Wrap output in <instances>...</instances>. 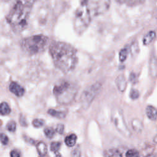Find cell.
I'll use <instances>...</instances> for the list:
<instances>
[{
  "instance_id": "6da1fadb",
  "label": "cell",
  "mask_w": 157,
  "mask_h": 157,
  "mask_svg": "<svg viewBox=\"0 0 157 157\" xmlns=\"http://www.w3.org/2000/svg\"><path fill=\"white\" fill-rule=\"evenodd\" d=\"M49 52L55 66L64 73L72 71L77 63V51L71 45L60 41L53 42Z\"/></svg>"
},
{
  "instance_id": "7a4b0ae2",
  "label": "cell",
  "mask_w": 157,
  "mask_h": 157,
  "mask_svg": "<svg viewBox=\"0 0 157 157\" xmlns=\"http://www.w3.org/2000/svg\"><path fill=\"white\" fill-rule=\"evenodd\" d=\"M34 2L35 0H14L6 16V20L14 33H21L26 28Z\"/></svg>"
},
{
  "instance_id": "3957f363",
  "label": "cell",
  "mask_w": 157,
  "mask_h": 157,
  "mask_svg": "<svg viewBox=\"0 0 157 157\" xmlns=\"http://www.w3.org/2000/svg\"><path fill=\"white\" fill-rule=\"evenodd\" d=\"M48 38L43 34L33 35L23 39L21 42L22 50L29 55L42 52L46 48Z\"/></svg>"
},
{
  "instance_id": "277c9868",
  "label": "cell",
  "mask_w": 157,
  "mask_h": 157,
  "mask_svg": "<svg viewBox=\"0 0 157 157\" xmlns=\"http://www.w3.org/2000/svg\"><path fill=\"white\" fill-rule=\"evenodd\" d=\"M110 5V0H83L79 7L92 20L94 17L107 11Z\"/></svg>"
},
{
  "instance_id": "5b68a950",
  "label": "cell",
  "mask_w": 157,
  "mask_h": 157,
  "mask_svg": "<svg viewBox=\"0 0 157 157\" xmlns=\"http://www.w3.org/2000/svg\"><path fill=\"white\" fill-rule=\"evenodd\" d=\"M53 93L61 102H69L75 96L76 90L69 82L64 81L55 86Z\"/></svg>"
},
{
  "instance_id": "8992f818",
  "label": "cell",
  "mask_w": 157,
  "mask_h": 157,
  "mask_svg": "<svg viewBox=\"0 0 157 157\" xmlns=\"http://www.w3.org/2000/svg\"><path fill=\"white\" fill-rule=\"evenodd\" d=\"M102 85L99 82H96L85 89L80 96V102L84 109H87L97 94L99 93Z\"/></svg>"
},
{
  "instance_id": "52a82bcc",
  "label": "cell",
  "mask_w": 157,
  "mask_h": 157,
  "mask_svg": "<svg viewBox=\"0 0 157 157\" xmlns=\"http://www.w3.org/2000/svg\"><path fill=\"white\" fill-rule=\"evenodd\" d=\"M111 117L116 129L123 136L126 137H129L131 132L125 122L121 110L117 107L114 108L112 112Z\"/></svg>"
},
{
  "instance_id": "ba28073f",
  "label": "cell",
  "mask_w": 157,
  "mask_h": 157,
  "mask_svg": "<svg viewBox=\"0 0 157 157\" xmlns=\"http://www.w3.org/2000/svg\"><path fill=\"white\" fill-rule=\"evenodd\" d=\"M149 73L152 78H157V56L152 54L149 61Z\"/></svg>"
},
{
  "instance_id": "9c48e42d",
  "label": "cell",
  "mask_w": 157,
  "mask_h": 157,
  "mask_svg": "<svg viewBox=\"0 0 157 157\" xmlns=\"http://www.w3.org/2000/svg\"><path fill=\"white\" fill-rule=\"evenodd\" d=\"M10 91L15 94L18 97H20L23 95L25 93V89L19 84L16 82H12L9 85Z\"/></svg>"
},
{
  "instance_id": "30bf717a",
  "label": "cell",
  "mask_w": 157,
  "mask_h": 157,
  "mask_svg": "<svg viewBox=\"0 0 157 157\" xmlns=\"http://www.w3.org/2000/svg\"><path fill=\"white\" fill-rule=\"evenodd\" d=\"M115 82L118 90L120 91L123 92L126 90V86H127V82H126V78L123 75H118L116 78Z\"/></svg>"
},
{
  "instance_id": "8fae6325",
  "label": "cell",
  "mask_w": 157,
  "mask_h": 157,
  "mask_svg": "<svg viewBox=\"0 0 157 157\" xmlns=\"http://www.w3.org/2000/svg\"><path fill=\"white\" fill-rule=\"evenodd\" d=\"M145 112L147 117L151 121H155L157 119V109L152 105H148L146 107Z\"/></svg>"
},
{
  "instance_id": "7c38bea8",
  "label": "cell",
  "mask_w": 157,
  "mask_h": 157,
  "mask_svg": "<svg viewBox=\"0 0 157 157\" xmlns=\"http://www.w3.org/2000/svg\"><path fill=\"white\" fill-rule=\"evenodd\" d=\"M131 127L134 131L140 133L144 129V124L138 118H133L131 120Z\"/></svg>"
},
{
  "instance_id": "4fadbf2b",
  "label": "cell",
  "mask_w": 157,
  "mask_h": 157,
  "mask_svg": "<svg viewBox=\"0 0 157 157\" xmlns=\"http://www.w3.org/2000/svg\"><path fill=\"white\" fill-rule=\"evenodd\" d=\"M156 37V33L153 31H150L148 32L144 37L142 42L144 45H148L151 44Z\"/></svg>"
},
{
  "instance_id": "5bb4252c",
  "label": "cell",
  "mask_w": 157,
  "mask_h": 157,
  "mask_svg": "<svg viewBox=\"0 0 157 157\" xmlns=\"http://www.w3.org/2000/svg\"><path fill=\"white\" fill-rule=\"evenodd\" d=\"M103 155L104 157H122L121 153L117 149L114 148L105 150L103 153Z\"/></svg>"
},
{
  "instance_id": "9a60e30c",
  "label": "cell",
  "mask_w": 157,
  "mask_h": 157,
  "mask_svg": "<svg viewBox=\"0 0 157 157\" xmlns=\"http://www.w3.org/2000/svg\"><path fill=\"white\" fill-rule=\"evenodd\" d=\"M76 140H77V136L74 134H71L67 136V137H66L64 142L67 146L72 147L75 144Z\"/></svg>"
},
{
  "instance_id": "2e32d148",
  "label": "cell",
  "mask_w": 157,
  "mask_h": 157,
  "mask_svg": "<svg viewBox=\"0 0 157 157\" xmlns=\"http://www.w3.org/2000/svg\"><path fill=\"white\" fill-rule=\"evenodd\" d=\"M36 148L39 155L44 156L47 152V147L46 144L43 142H39L36 145Z\"/></svg>"
},
{
  "instance_id": "e0dca14e",
  "label": "cell",
  "mask_w": 157,
  "mask_h": 157,
  "mask_svg": "<svg viewBox=\"0 0 157 157\" xmlns=\"http://www.w3.org/2000/svg\"><path fill=\"white\" fill-rule=\"evenodd\" d=\"M48 113H49L50 115L58 118H63L66 117V113L63 111H58L54 109H49L48 110Z\"/></svg>"
},
{
  "instance_id": "ac0fdd59",
  "label": "cell",
  "mask_w": 157,
  "mask_h": 157,
  "mask_svg": "<svg viewBox=\"0 0 157 157\" xmlns=\"http://www.w3.org/2000/svg\"><path fill=\"white\" fill-rule=\"evenodd\" d=\"M10 112V109L7 102H2L0 104V113L2 115H6Z\"/></svg>"
},
{
  "instance_id": "d6986e66",
  "label": "cell",
  "mask_w": 157,
  "mask_h": 157,
  "mask_svg": "<svg viewBox=\"0 0 157 157\" xmlns=\"http://www.w3.org/2000/svg\"><path fill=\"white\" fill-rule=\"evenodd\" d=\"M128 52H129V50L126 47L123 48L120 50L119 53V59L121 62H123L126 59L128 55Z\"/></svg>"
},
{
  "instance_id": "ffe728a7",
  "label": "cell",
  "mask_w": 157,
  "mask_h": 157,
  "mask_svg": "<svg viewBox=\"0 0 157 157\" xmlns=\"http://www.w3.org/2000/svg\"><path fill=\"white\" fill-rule=\"evenodd\" d=\"M44 133H45L47 137L51 139L54 136L55 131L52 128L48 127V128H46L44 129Z\"/></svg>"
},
{
  "instance_id": "44dd1931",
  "label": "cell",
  "mask_w": 157,
  "mask_h": 157,
  "mask_svg": "<svg viewBox=\"0 0 157 157\" xmlns=\"http://www.w3.org/2000/svg\"><path fill=\"white\" fill-rule=\"evenodd\" d=\"M126 157H139V153L135 149H131L126 152Z\"/></svg>"
},
{
  "instance_id": "7402d4cb",
  "label": "cell",
  "mask_w": 157,
  "mask_h": 157,
  "mask_svg": "<svg viewBox=\"0 0 157 157\" xmlns=\"http://www.w3.org/2000/svg\"><path fill=\"white\" fill-rule=\"evenodd\" d=\"M61 144L58 142H53L50 145V150L54 153H56L60 148Z\"/></svg>"
},
{
  "instance_id": "603a6c76",
  "label": "cell",
  "mask_w": 157,
  "mask_h": 157,
  "mask_svg": "<svg viewBox=\"0 0 157 157\" xmlns=\"http://www.w3.org/2000/svg\"><path fill=\"white\" fill-rule=\"evenodd\" d=\"M33 124L36 128H40L44 124V121L42 119H35L33 121Z\"/></svg>"
},
{
  "instance_id": "cb8c5ba5",
  "label": "cell",
  "mask_w": 157,
  "mask_h": 157,
  "mask_svg": "<svg viewBox=\"0 0 157 157\" xmlns=\"http://www.w3.org/2000/svg\"><path fill=\"white\" fill-rule=\"evenodd\" d=\"M139 92L136 89H132L131 90V91H130L129 93V96L132 99H136L139 97Z\"/></svg>"
},
{
  "instance_id": "d4e9b609",
  "label": "cell",
  "mask_w": 157,
  "mask_h": 157,
  "mask_svg": "<svg viewBox=\"0 0 157 157\" xmlns=\"http://www.w3.org/2000/svg\"><path fill=\"white\" fill-rule=\"evenodd\" d=\"M118 2L122 4H135L137 3H139L141 0H117Z\"/></svg>"
},
{
  "instance_id": "484cf974",
  "label": "cell",
  "mask_w": 157,
  "mask_h": 157,
  "mask_svg": "<svg viewBox=\"0 0 157 157\" xmlns=\"http://www.w3.org/2000/svg\"><path fill=\"white\" fill-rule=\"evenodd\" d=\"M7 128L10 132L15 131L16 129V123L14 121H11L9 122L7 124Z\"/></svg>"
},
{
  "instance_id": "4316f807",
  "label": "cell",
  "mask_w": 157,
  "mask_h": 157,
  "mask_svg": "<svg viewBox=\"0 0 157 157\" xmlns=\"http://www.w3.org/2000/svg\"><path fill=\"white\" fill-rule=\"evenodd\" d=\"M0 141L3 145H7L9 142L8 137L3 133L0 134Z\"/></svg>"
},
{
  "instance_id": "83f0119b",
  "label": "cell",
  "mask_w": 157,
  "mask_h": 157,
  "mask_svg": "<svg viewBox=\"0 0 157 157\" xmlns=\"http://www.w3.org/2000/svg\"><path fill=\"white\" fill-rule=\"evenodd\" d=\"M81 152L78 147L74 148L71 152V157H80Z\"/></svg>"
},
{
  "instance_id": "f1b7e54d",
  "label": "cell",
  "mask_w": 157,
  "mask_h": 157,
  "mask_svg": "<svg viewBox=\"0 0 157 157\" xmlns=\"http://www.w3.org/2000/svg\"><path fill=\"white\" fill-rule=\"evenodd\" d=\"M64 126L63 124H58V126L56 128V131L59 134H63V131H64Z\"/></svg>"
},
{
  "instance_id": "f546056e",
  "label": "cell",
  "mask_w": 157,
  "mask_h": 157,
  "mask_svg": "<svg viewBox=\"0 0 157 157\" xmlns=\"http://www.w3.org/2000/svg\"><path fill=\"white\" fill-rule=\"evenodd\" d=\"M20 153L17 150H13L10 151V157H20Z\"/></svg>"
},
{
  "instance_id": "4dcf8cb0",
  "label": "cell",
  "mask_w": 157,
  "mask_h": 157,
  "mask_svg": "<svg viewBox=\"0 0 157 157\" xmlns=\"http://www.w3.org/2000/svg\"><path fill=\"white\" fill-rule=\"evenodd\" d=\"M135 75L134 74H131V76H130V77H129V79H130V80L131 81V82H135L134 80H135Z\"/></svg>"
},
{
  "instance_id": "1f68e13d",
  "label": "cell",
  "mask_w": 157,
  "mask_h": 157,
  "mask_svg": "<svg viewBox=\"0 0 157 157\" xmlns=\"http://www.w3.org/2000/svg\"><path fill=\"white\" fill-rule=\"evenodd\" d=\"M55 157H62V156L59 153H57Z\"/></svg>"
},
{
  "instance_id": "d6a6232c",
  "label": "cell",
  "mask_w": 157,
  "mask_h": 157,
  "mask_svg": "<svg viewBox=\"0 0 157 157\" xmlns=\"http://www.w3.org/2000/svg\"><path fill=\"white\" fill-rule=\"evenodd\" d=\"M154 142H155V143H156L157 144V136H156V137L154 138Z\"/></svg>"
}]
</instances>
